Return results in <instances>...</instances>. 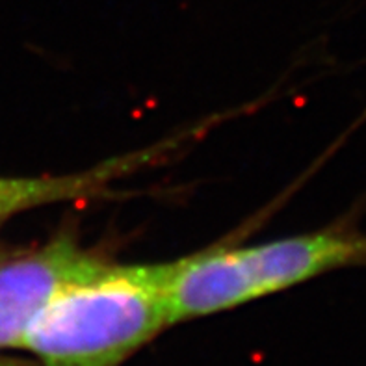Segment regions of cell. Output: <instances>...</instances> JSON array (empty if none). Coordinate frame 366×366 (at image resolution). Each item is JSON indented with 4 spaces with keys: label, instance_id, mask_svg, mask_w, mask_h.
<instances>
[{
    "label": "cell",
    "instance_id": "obj_5",
    "mask_svg": "<svg viewBox=\"0 0 366 366\" xmlns=\"http://www.w3.org/2000/svg\"><path fill=\"white\" fill-rule=\"evenodd\" d=\"M0 260H2V257H0Z\"/></svg>",
    "mask_w": 366,
    "mask_h": 366
},
{
    "label": "cell",
    "instance_id": "obj_4",
    "mask_svg": "<svg viewBox=\"0 0 366 366\" xmlns=\"http://www.w3.org/2000/svg\"><path fill=\"white\" fill-rule=\"evenodd\" d=\"M179 142H181L179 138L169 139V142L157 144L142 151L108 158L99 166L88 167L84 172L65 173V175H0V223L15 214L45 207V204L99 197L110 188L116 179L144 169L147 164H157L164 154L172 153Z\"/></svg>",
    "mask_w": 366,
    "mask_h": 366
},
{
    "label": "cell",
    "instance_id": "obj_3",
    "mask_svg": "<svg viewBox=\"0 0 366 366\" xmlns=\"http://www.w3.org/2000/svg\"><path fill=\"white\" fill-rule=\"evenodd\" d=\"M107 262L69 234L26 255L0 260V350L21 348L28 327L43 309L64 288Z\"/></svg>",
    "mask_w": 366,
    "mask_h": 366
},
{
    "label": "cell",
    "instance_id": "obj_2",
    "mask_svg": "<svg viewBox=\"0 0 366 366\" xmlns=\"http://www.w3.org/2000/svg\"><path fill=\"white\" fill-rule=\"evenodd\" d=\"M346 268H366V232L353 223L194 253L175 260L169 283L173 325L237 309Z\"/></svg>",
    "mask_w": 366,
    "mask_h": 366
},
{
    "label": "cell",
    "instance_id": "obj_1",
    "mask_svg": "<svg viewBox=\"0 0 366 366\" xmlns=\"http://www.w3.org/2000/svg\"><path fill=\"white\" fill-rule=\"evenodd\" d=\"M175 260L110 262L64 288L28 327L21 350L41 366H121L172 327Z\"/></svg>",
    "mask_w": 366,
    "mask_h": 366
}]
</instances>
